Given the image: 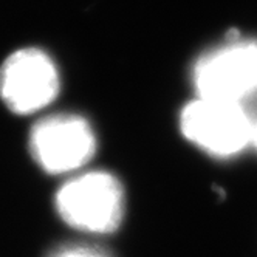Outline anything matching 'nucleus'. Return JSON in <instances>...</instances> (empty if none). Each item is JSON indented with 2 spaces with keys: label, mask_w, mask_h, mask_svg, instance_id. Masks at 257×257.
I'll return each mask as SVG.
<instances>
[{
  "label": "nucleus",
  "mask_w": 257,
  "mask_h": 257,
  "mask_svg": "<svg viewBox=\"0 0 257 257\" xmlns=\"http://www.w3.org/2000/svg\"><path fill=\"white\" fill-rule=\"evenodd\" d=\"M198 98L246 104L257 96V39L229 31L226 42L206 50L192 67Z\"/></svg>",
  "instance_id": "f257e3e1"
},
{
  "label": "nucleus",
  "mask_w": 257,
  "mask_h": 257,
  "mask_svg": "<svg viewBox=\"0 0 257 257\" xmlns=\"http://www.w3.org/2000/svg\"><path fill=\"white\" fill-rule=\"evenodd\" d=\"M54 205L64 222L82 232H115L125 212V194L118 177L90 171L71 177L59 188Z\"/></svg>",
  "instance_id": "f03ea898"
},
{
  "label": "nucleus",
  "mask_w": 257,
  "mask_h": 257,
  "mask_svg": "<svg viewBox=\"0 0 257 257\" xmlns=\"http://www.w3.org/2000/svg\"><path fill=\"white\" fill-rule=\"evenodd\" d=\"M180 131L195 148L214 158H232L251 143L245 108L231 101L197 98L180 112Z\"/></svg>",
  "instance_id": "7ed1b4c3"
},
{
  "label": "nucleus",
  "mask_w": 257,
  "mask_h": 257,
  "mask_svg": "<svg viewBox=\"0 0 257 257\" xmlns=\"http://www.w3.org/2000/svg\"><path fill=\"white\" fill-rule=\"evenodd\" d=\"M30 152L33 160L48 174L75 172L93 158L96 135L91 124L81 115H50L33 125Z\"/></svg>",
  "instance_id": "20e7f679"
},
{
  "label": "nucleus",
  "mask_w": 257,
  "mask_h": 257,
  "mask_svg": "<svg viewBox=\"0 0 257 257\" xmlns=\"http://www.w3.org/2000/svg\"><path fill=\"white\" fill-rule=\"evenodd\" d=\"M59 90V70L44 50H17L0 67V98L17 115L45 108Z\"/></svg>",
  "instance_id": "39448f33"
},
{
  "label": "nucleus",
  "mask_w": 257,
  "mask_h": 257,
  "mask_svg": "<svg viewBox=\"0 0 257 257\" xmlns=\"http://www.w3.org/2000/svg\"><path fill=\"white\" fill-rule=\"evenodd\" d=\"M50 257H110L105 251L90 245H65L54 251Z\"/></svg>",
  "instance_id": "423d86ee"
}]
</instances>
